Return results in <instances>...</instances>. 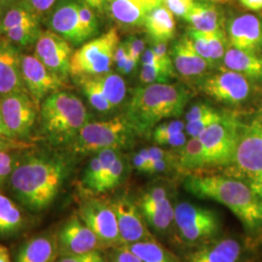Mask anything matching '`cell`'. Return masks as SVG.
<instances>
[{
	"label": "cell",
	"mask_w": 262,
	"mask_h": 262,
	"mask_svg": "<svg viewBox=\"0 0 262 262\" xmlns=\"http://www.w3.org/2000/svg\"><path fill=\"white\" fill-rule=\"evenodd\" d=\"M70 168V160L60 152H23L8 180L10 191L28 211H46L56 201Z\"/></svg>",
	"instance_id": "1"
},
{
	"label": "cell",
	"mask_w": 262,
	"mask_h": 262,
	"mask_svg": "<svg viewBox=\"0 0 262 262\" xmlns=\"http://www.w3.org/2000/svg\"><path fill=\"white\" fill-rule=\"evenodd\" d=\"M184 187L192 195L210 199L228 208L248 231L262 229V202L251 185L225 176H190Z\"/></svg>",
	"instance_id": "2"
},
{
	"label": "cell",
	"mask_w": 262,
	"mask_h": 262,
	"mask_svg": "<svg viewBox=\"0 0 262 262\" xmlns=\"http://www.w3.org/2000/svg\"><path fill=\"white\" fill-rule=\"evenodd\" d=\"M189 94L180 84H150L134 90L125 119L136 134H148L165 119L180 117Z\"/></svg>",
	"instance_id": "3"
},
{
	"label": "cell",
	"mask_w": 262,
	"mask_h": 262,
	"mask_svg": "<svg viewBox=\"0 0 262 262\" xmlns=\"http://www.w3.org/2000/svg\"><path fill=\"white\" fill-rule=\"evenodd\" d=\"M42 129L53 144L71 143L89 122V114L75 94L57 91L41 102Z\"/></svg>",
	"instance_id": "4"
},
{
	"label": "cell",
	"mask_w": 262,
	"mask_h": 262,
	"mask_svg": "<svg viewBox=\"0 0 262 262\" xmlns=\"http://www.w3.org/2000/svg\"><path fill=\"white\" fill-rule=\"evenodd\" d=\"M134 134L126 119L117 117L105 122H86L70 145L77 155L96 154L105 149L122 150L130 146Z\"/></svg>",
	"instance_id": "5"
},
{
	"label": "cell",
	"mask_w": 262,
	"mask_h": 262,
	"mask_svg": "<svg viewBox=\"0 0 262 262\" xmlns=\"http://www.w3.org/2000/svg\"><path fill=\"white\" fill-rule=\"evenodd\" d=\"M244 124L233 113L225 112L200 136L207 166H228L234 157Z\"/></svg>",
	"instance_id": "6"
},
{
	"label": "cell",
	"mask_w": 262,
	"mask_h": 262,
	"mask_svg": "<svg viewBox=\"0 0 262 262\" xmlns=\"http://www.w3.org/2000/svg\"><path fill=\"white\" fill-rule=\"evenodd\" d=\"M119 44L117 28H111L99 37L89 41L71 56L70 74L82 77L111 72L114 54Z\"/></svg>",
	"instance_id": "7"
},
{
	"label": "cell",
	"mask_w": 262,
	"mask_h": 262,
	"mask_svg": "<svg viewBox=\"0 0 262 262\" xmlns=\"http://www.w3.org/2000/svg\"><path fill=\"white\" fill-rule=\"evenodd\" d=\"M231 177L251 183L262 173V109L244 124L231 163L227 166Z\"/></svg>",
	"instance_id": "8"
},
{
	"label": "cell",
	"mask_w": 262,
	"mask_h": 262,
	"mask_svg": "<svg viewBox=\"0 0 262 262\" xmlns=\"http://www.w3.org/2000/svg\"><path fill=\"white\" fill-rule=\"evenodd\" d=\"M174 224L182 240L192 245L211 241L222 228L215 211L189 202H181L175 206Z\"/></svg>",
	"instance_id": "9"
},
{
	"label": "cell",
	"mask_w": 262,
	"mask_h": 262,
	"mask_svg": "<svg viewBox=\"0 0 262 262\" xmlns=\"http://www.w3.org/2000/svg\"><path fill=\"white\" fill-rule=\"evenodd\" d=\"M78 215L96 235L101 246L122 245L117 216L109 201L99 198L85 199L80 205Z\"/></svg>",
	"instance_id": "10"
},
{
	"label": "cell",
	"mask_w": 262,
	"mask_h": 262,
	"mask_svg": "<svg viewBox=\"0 0 262 262\" xmlns=\"http://www.w3.org/2000/svg\"><path fill=\"white\" fill-rule=\"evenodd\" d=\"M38 105L26 91L0 97V112L15 139L30 135L37 116Z\"/></svg>",
	"instance_id": "11"
},
{
	"label": "cell",
	"mask_w": 262,
	"mask_h": 262,
	"mask_svg": "<svg viewBox=\"0 0 262 262\" xmlns=\"http://www.w3.org/2000/svg\"><path fill=\"white\" fill-rule=\"evenodd\" d=\"M251 82L246 76L225 69L204 79L202 90L219 102L238 105L247 101L253 93Z\"/></svg>",
	"instance_id": "12"
},
{
	"label": "cell",
	"mask_w": 262,
	"mask_h": 262,
	"mask_svg": "<svg viewBox=\"0 0 262 262\" xmlns=\"http://www.w3.org/2000/svg\"><path fill=\"white\" fill-rule=\"evenodd\" d=\"M34 56L54 74L66 81L70 74V60L73 55L70 43L56 32L41 31L35 43Z\"/></svg>",
	"instance_id": "13"
},
{
	"label": "cell",
	"mask_w": 262,
	"mask_h": 262,
	"mask_svg": "<svg viewBox=\"0 0 262 262\" xmlns=\"http://www.w3.org/2000/svg\"><path fill=\"white\" fill-rule=\"evenodd\" d=\"M109 202L117 216L122 245L154 239L137 202L125 194L114 197Z\"/></svg>",
	"instance_id": "14"
},
{
	"label": "cell",
	"mask_w": 262,
	"mask_h": 262,
	"mask_svg": "<svg viewBox=\"0 0 262 262\" xmlns=\"http://www.w3.org/2000/svg\"><path fill=\"white\" fill-rule=\"evenodd\" d=\"M20 68L25 86L37 105L63 86L64 81L51 72L34 55L21 56Z\"/></svg>",
	"instance_id": "15"
},
{
	"label": "cell",
	"mask_w": 262,
	"mask_h": 262,
	"mask_svg": "<svg viewBox=\"0 0 262 262\" xmlns=\"http://www.w3.org/2000/svg\"><path fill=\"white\" fill-rule=\"evenodd\" d=\"M56 237L59 257L90 253L102 247L96 235L79 215L66 220L56 232Z\"/></svg>",
	"instance_id": "16"
},
{
	"label": "cell",
	"mask_w": 262,
	"mask_h": 262,
	"mask_svg": "<svg viewBox=\"0 0 262 262\" xmlns=\"http://www.w3.org/2000/svg\"><path fill=\"white\" fill-rule=\"evenodd\" d=\"M137 205L146 224L157 232L164 233L174 223L175 207L172 205L165 187H150L143 193Z\"/></svg>",
	"instance_id": "17"
},
{
	"label": "cell",
	"mask_w": 262,
	"mask_h": 262,
	"mask_svg": "<svg viewBox=\"0 0 262 262\" xmlns=\"http://www.w3.org/2000/svg\"><path fill=\"white\" fill-rule=\"evenodd\" d=\"M229 44L239 50L261 54L262 19L253 14L233 17L226 28Z\"/></svg>",
	"instance_id": "18"
},
{
	"label": "cell",
	"mask_w": 262,
	"mask_h": 262,
	"mask_svg": "<svg viewBox=\"0 0 262 262\" xmlns=\"http://www.w3.org/2000/svg\"><path fill=\"white\" fill-rule=\"evenodd\" d=\"M50 28L72 45H80L86 38L80 20L79 1L59 0L49 20Z\"/></svg>",
	"instance_id": "19"
},
{
	"label": "cell",
	"mask_w": 262,
	"mask_h": 262,
	"mask_svg": "<svg viewBox=\"0 0 262 262\" xmlns=\"http://www.w3.org/2000/svg\"><path fill=\"white\" fill-rule=\"evenodd\" d=\"M170 56L174 69L187 80L203 77L212 67L206 59L197 54L187 34L174 44Z\"/></svg>",
	"instance_id": "20"
},
{
	"label": "cell",
	"mask_w": 262,
	"mask_h": 262,
	"mask_svg": "<svg viewBox=\"0 0 262 262\" xmlns=\"http://www.w3.org/2000/svg\"><path fill=\"white\" fill-rule=\"evenodd\" d=\"M20 60L21 56L14 44L0 41V97L25 91Z\"/></svg>",
	"instance_id": "21"
},
{
	"label": "cell",
	"mask_w": 262,
	"mask_h": 262,
	"mask_svg": "<svg viewBox=\"0 0 262 262\" xmlns=\"http://www.w3.org/2000/svg\"><path fill=\"white\" fill-rule=\"evenodd\" d=\"M59 257L56 232H43L19 247L15 262H56Z\"/></svg>",
	"instance_id": "22"
},
{
	"label": "cell",
	"mask_w": 262,
	"mask_h": 262,
	"mask_svg": "<svg viewBox=\"0 0 262 262\" xmlns=\"http://www.w3.org/2000/svg\"><path fill=\"white\" fill-rule=\"evenodd\" d=\"M242 246L234 238L209 241L187 255L186 262H238Z\"/></svg>",
	"instance_id": "23"
},
{
	"label": "cell",
	"mask_w": 262,
	"mask_h": 262,
	"mask_svg": "<svg viewBox=\"0 0 262 262\" xmlns=\"http://www.w3.org/2000/svg\"><path fill=\"white\" fill-rule=\"evenodd\" d=\"M106 8L116 23L128 28L144 26L151 10L147 0H108Z\"/></svg>",
	"instance_id": "24"
},
{
	"label": "cell",
	"mask_w": 262,
	"mask_h": 262,
	"mask_svg": "<svg viewBox=\"0 0 262 262\" xmlns=\"http://www.w3.org/2000/svg\"><path fill=\"white\" fill-rule=\"evenodd\" d=\"M186 20L201 32H217L225 30V16L222 9L213 2L206 0L194 1L192 9Z\"/></svg>",
	"instance_id": "25"
},
{
	"label": "cell",
	"mask_w": 262,
	"mask_h": 262,
	"mask_svg": "<svg viewBox=\"0 0 262 262\" xmlns=\"http://www.w3.org/2000/svg\"><path fill=\"white\" fill-rule=\"evenodd\" d=\"M223 64L225 69L240 73L251 80H262L261 54L246 52L229 45L223 58Z\"/></svg>",
	"instance_id": "26"
},
{
	"label": "cell",
	"mask_w": 262,
	"mask_h": 262,
	"mask_svg": "<svg viewBox=\"0 0 262 262\" xmlns=\"http://www.w3.org/2000/svg\"><path fill=\"white\" fill-rule=\"evenodd\" d=\"M144 27L154 42H168L176 34L175 16L164 5L150 10Z\"/></svg>",
	"instance_id": "27"
},
{
	"label": "cell",
	"mask_w": 262,
	"mask_h": 262,
	"mask_svg": "<svg viewBox=\"0 0 262 262\" xmlns=\"http://www.w3.org/2000/svg\"><path fill=\"white\" fill-rule=\"evenodd\" d=\"M27 225V216L19 203L0 192V238L19 234Z\"/></svg>",
	"instance_id": "28"
},
{
	"label": "cell",
	"mask_w": 262,
	"mask_h": 262,
	"mask_svg": "<svg viewBox=\"0 0 262 262\" xmlns=\"http://www.w3.org/2000/svg\"><path fill=\"white\" fill-rule=\"evenodd\" d=\"M33 21H39V15L26 0H19L0 15V36L11 28Z\"/></svg>",
	"instance_id": "29"
},
{
	"label": "cell",
	"mask_w": 262,
	"mask_h": 262,
	"mask_svg": "<svg viewBox=\"0 0 262 262\" xmlns=\"http://www.w3.org/2000/svg\"><path fill=\"white\" fill-rule=\"evenodd\" d=\"M185 123L179 120L161 122L152 131V139L160 146L182 148L187 143Z\"/></svg>",
	"instance_id": "30"
},
{
	"label": "cell",
	"mask_w": 262,
	"mask_h": 262,
	"mask_svg": "<svg viewBox=\"0 0 262 262\" xmlns=\"http://www.w3.org/2000/svg\"><path fill=\"white\" fill-rule=\"evenodd\" d=\"M124 246H126L132 253H135L143 262H181L174 253L155 239Z\"/></svg>",
	"instance_id": "31"
},
{
	"label": "cell",
	"mask_w": 262,
	"mask_h": 262,
	"mask_svg": "<svg viewBox=\"0 0 262 262\" xmlns=\"http://www.w3.org/2000/svg\"><path fill=\"white\" fill-rule=\"evenodd\" d=\"M94 78L113 109L122 104L126 95V84L122 76L108 72L102 75L94 76Z\"/></svg>",
	"instance_id": "32"
},
{
	"label": "cell",
	"mask_w": 262,
	"mask_h": 262,
	"mask_svg": "<svg viewBox=\"0 0 262 262\" xmlns=\"http://www.w3.org/2000/svg\"><path fill=\"white\" fill-rule=\"evenodd\" d=\"M178 165L183 170H196L207 166L203 145L199 137H191L181 148Z\"/></svg>",
	"instance_id": "33"
},
{
	"label": "cell",
	"mask_w": 262,
	"mask_h": 262,
	"mask_svg": "<svg viewBox=\"0 0 262 262\" xmlns=\"http://www.w3.org/2000/svg\"><path fill=\"white\" fill-rule=\"evenodd\" d=\"M79 84L81 85L84 95L89 102L98 112H109L113 110L111 104L105 98L103 93L96 82L94 76L78 77Z\"/></svg>",
	"instance_id": "34"
},
{
	"label": "cell",
	"mask_w": 262,
	"mask_h": 262,
	"mask_svg": "<svg viewBox=\"0 0 262 262\" xmlns=\"http://www.w3.org/2000/svg\"><path fill=\"white\" fill-rule=\"evenodd\" d=\"M40 33L41 30L39 28V21H33L11 28L2 36L14 45L29 46L36 43Z\"/></svg>",
	"instance_id": "35"
},
{
	"label": "cell",
	"mask_w": 262,
	"mask_h": 262,
	"mask_svg": "<svg viewBox=\"0 0 262 262\" xmlns=\"http://www.w3.org/2000/svg\"><path fill=\"white\" fill-rule=\"evenodd\" d=\"M103 178V166L95 154L94 158L89 161L82 179V186L86 192L91 194H99Z\"/></svg>",
	"instance_id": "36"
},
{
	"label": "cell",
	"mask_w": 262,
	"mask_h": 262,
	"mask_svg": "<svg viewBox=\"0 0 262 262\" xmlns=\"http://www.w3.org/2000/svg\"><path fill=\"white\" fill-rule=\"evenodd\" d=\"M125 169H126L125 160L121 154L118 157V159L114 161L112 165L104 171L103 179H102L101 187H100V193H103L118 187L122 183V179L124 177Z\"/></svg>",
	"instance_id": "37"
},
{
	"label": "cell",
	"mask_w": 262,
	"mask_h": 262,
	"mask_svg": "<svg viewBox=\"0 0 262 262\" xmlns=\"http://www.w3.org/2000/svg\"><path fill=\"white\" fill-rule=\"evenodd\" d=\"M224 114L225 112H221L214 108L211 112L207 113L206 115L202 116L195 121L187 122L185 126V131L188 136H190V138L199 137L211 124L220 121Z\"/></svg>",
	"instance_id": "38"
},
{
	"label": "cell",
	"mask_w": 262,
	"mask_h": 262,
	"mask_svg": "<svg viewBox=\"0 0 262 262\" xmlns=\"http://www.w3.org/2000/svg\"><path fill=\"white\" fill-rule=\"evenodd\" d=\"M25 150H0V188L8 182Z\"/></svg>",
	"instance_id": "39"
},
{
	"label": "cell",
	"mask_w": 262,
	"mask_h": 262,
	"mask_svg": "<svg viewBox=\"0 0 262 262\" xmlns=\"http://www.w3.org/2000/svg\"><path fill=\"white\" fill-rule=\"evenodd\" d=\"M79 15L84 36L88 39L98 33V21L94 9L83 1H79Z\"/></svg>",
	"instance_id": "40"
},
{
	"label": "cell",
	"mask_w": 262,
	"mask_h": 262,
	"mask_svg": "<svg viewBox=\"0 0 262 262\" xmlns=\"http://www.w3.org/2000/svg\"><path fill=\"white\" fill-rule=\"evenodd\" d=\"M140 81L143 84H163L167 83L171 76L160 66H142Z\"/></svg>",
	"instance_id": "41"
},
{
	"label": "cell",
	"mask_w": 262,
	"mask_h": 262,
	"mask_svg": "<svg viewBox=\"0 0 262 262\" xmlns=\"http://www.w3.org/2000/svg\"><path fill=\"white\" fill-rule=\"evenodd\" d=\"M154 54L157 56L159 64L164 69L169 75H174V66L172 62V58L169 53L167 42H154L150 48Z\"/></svg>",
	"instance_id": "42"
},
{
	"label": "cell",
	"mask_w": 262,
	"mask_h": 262,
	"mask_svg": "<svg viewBox=\"0 0 262 262\" xmlns=\"http://www.w3.org/2000/svg\"><path fill=\"white\" fill-rule=\"evenodd\" d=\"M194 0H164L163 4L167 9L178 18L186 19L192 9Z\"/></svg>",
	"instance_id": "43"
},
{
	"label": "cell",
	"mask_w": 262,
	"mask_h": 262,
	"mask_svg": "<svg viewBox=\"0 0 262 262\" xmlns=\"http://www.w3.org/2000/svg\"><path fill=\"white\" fill-rule=\"evenodd\" d=\"M110 262L143 261L135 253H132L126 246L121 245L118 247H114L112 252L110 253Z\"/></svg>",
	"instance_id": "44"
},
{
	"label": "cell",
	"mask_w": 262,
	"mask_h": 262,
	"mask_svg": "<svg viewBox=\"0 0 262 262\" xmlns=\"http://www.w3.org/2000/svg\"><path fill=\"white\" fill-rule=\"evenodd\" d=\"M56 262H106V259L99 250H95L90 253L77 255L60 256Z\"/></svg>",
	"instance_id": "45"
},
{
	"label": "cell",
	"mask_w": 262,
	"mask_h": 262,
	"mask_svg": "<svg viewBox=\"0 0 262 262\" xmlns=\"http://www.w3.org/2000/svg\"><path fill=\"white\" fill-rule=\"evenodd\" d=\"M124 46L126 48L127 54L130 56L132 59L136 60L139 62L141 59V56L143 53L145 52V42L140 38L129 37L125 42H123Z\"/></svg>",
	"instance_id": "46"
},
{
	"label": "cell",
	"mask_w": 262,
	"mask_h": 262,
	"mask_svg": "<svg viewBox=\"0 0 262 262\" xmlns=\"http://www.w3.org/2000/svg\"><path fill=\"white\" fill-rule=\"evenodd\" d=\"M213 109V107L204 102L194 104L189 108V110L186 114V121L187 122L195 121L202 116L206 115L207 113L211 112Z\"/></svg>",
	"instance_id": "47"
},
{
	"label": "cell",
	"mask_w": 262,
	"mask_h": 262,
	"mask_svg": "<svg viewBox=\"0 0 262 262\" xmlns=\"http://www.w3.org/2000/svg\"><path fill=\"white\" fill-rule=\"evenodd\" d=\"M150 157L148 149H142L133 157V165L140 172L149 173V167H150Z\"/></svg>",
	"instance_id": "48"
},
{
	"label": "cell",
	"mask_w": 262,
	"mask_h": 262,
	"mask_svg": "<svg viewBox=\"0 0 262 262\" xmlns=\"http://www.w3.org/2000/svg\"><path fill=\"white\" fill-rule=\"evenodd\" d=\"M28 5L34 10L38 15L46 14L53 6L56 5L57 0H26Z\"/></svg>",
	"instance_id": "49"
},
{
	"label": "cell",
	"mask_w": 262,
	"mask_h": 262,
	"mask_svg": "<svg viewBox=\"0 0 262 262\" xmlns=\"http://www.w3.org/2000/svg\"><path fill=\"white\" fill-rule=\"evenodd\" d=\"M28 144L16 139L0 138V150H25L28 149Z\"/></svg>",
	"instance_id": "50"
},
{
	"label": "cell",
	"mask_w": 262,
	"mask_h": 262,
	"mask_svg": "<svg viewBox=\"0 0 262 262\" xmlns=\"http://www.w3.org/2000/svg\"><path fill=\"white\" fill-rule=\"evenodd\" d=\"M142 66H160L159 60L151 49H147L141 56ZM161 67V66H160ZM162 68V67H161ZM164 70V69H163ZM165 71V70H164ZM172 77V76H171Z\"/></svg>",
	"instance_id": "51"
},
{
	"label": "cell",
	"mask_w": 262,
	"mask_h": 262,
	"mask_svg": "<svg viewBox=\"0 0 262 262\" xmlns=\"http://www.w3.org/2000/svg\"><path fill=\"white\" fill-rule=\"evenodd\" d=\"M239 3L246 9L259 12L262 11V0H238Z\"/></svg>",
	"instance_id": "52"
},
{
	"label": "cell",
	"mask_w": 262,
	"mask_h": 262,
	"mask_svg": "<svg viewBox=\"0 0 262 262\" xmlns=\"http://www.w3.org/2000/svg\"><path fill=\"white\" fill-rule=\"evenodd\" d=\"M91 6L93 9L98 10V11H103L107 7L108 0H81Z\"/></svg>",
	"instance_id": "53"
},
{
	"label": "cell",
	"mask_w": 262,
	"mask_h": 262,
	"mask_svg": "<svg viewBox=\"0 0 262 262\" xmlns=\"http://www.w3.org/2000/svg\"><path fill=\"white\" fill-rule=\"evenodd\" d=\"M0 138H7V139H15L11 131L8 129L7 125L3 120L2 114L0 112ZM17 140V139H16Z\"/></svg>",
	"instance_id": "54"
},
{
	"label": "cell",
	"mask_w": 262,
	"mask_h": 262,
	"mask_svg": "<svg viewBox=\"0 0 262 262\" xmlns=\"http://www.w3.org/2000/svg\"><path fill=\"white\" fill-rule=\"evenodd\" d=\"M251 187L253 189V191L257 194V196L260 198L262 202V173L257 177L254 179L250 183Z\"/></svg>",
	"instance_id": "55"
},
{
	"label": "cell",
	"mask_w": 262,
	"mask_h": 262,
	"mask_svg": "<svg viewBox=\"0 0 262 262\" xmlns=\"http://www.w3.org/2000/svg\"><path fill=\"white\" fill-rule=\"evenodd\" d=\"M0 262H12L9 251L3 245H0Z\"/></svg>",
	"instance_id": "56"
},
{
	"label": "cell",
	"mask_w": 262,
	"mask_h": 262,
	"mask_svg": "<svg viewBox=\"0 0 262 262\" xmlns=\"http://www.w3.org/2000/svg\"><path fill=\"white\" fill-rule=\"evenodd\" d=\"M17 1L19 0H0V15Z\"/></svg>",
	"instance_id": "57"
},
{
	"label": "cell",
	"mask_w": 262,
	"mask_h": 262,
	"mask_svg": "<svg viewBox=\"0 0 262 262\" xmlns=\"http://www.w3.org/2000/svg\"><path fill=\"white\" fill-rule=\"evenodd\" d=\"M147 1H148L149 5H150V8L154 9V8H156V7H158V6L162 5L164 0H147Z\"/></svg>",
	"instance_id": "58"
},
{
	"label": "cell",
	"mask_w": 262,
	"mask_h": 262,
	"mask_svg": "<svg viewBox=\"0 0 262 262\" xmlns=\"http://www.w3.org/2000/svg\"><path fill=\"white\" fill-rule=\"evenodd\" d=\"M206 1H210L213 3H217V4H230L233 2V0H206Z\"/></svg>",
	"instance_id": "59"
}]
</instances>
